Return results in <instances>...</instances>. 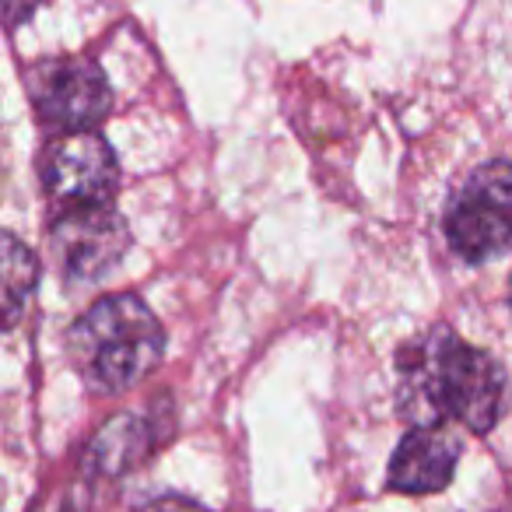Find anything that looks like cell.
Listing matches in <instances>:
<instances>
[{
    "instance_id": "cell-7",
    "label": "cell",
    "mask_w": 512,
    "mask_h": 512,
    "mask_svg": "<svg viewBox=\"0 0 512 512\" xmlns=\"http://www.w3.org/2000/svg\"><path fill=\"white\" fill-rule=\"evenodd\" d=\"M456 456H460V446L442 432V425H414L400 439L386 481L404 495H435L453 481Z\"/></svg>"
},
{
    "instance_id": "cell-5",
    "label": "cell",
    "mask_w": 512,
    "mask_h": 512,
    "mask_svg": "<svg viewBox=\"0 0 512 512\" xmlns=\"http://www.w3.org/2000/svg\"><path fill=\"white\" fill-rule=\"evenodd\" d=\"M32 106L46 127H57L60 134L92 130L113 109V92L95 60L64 57L36 67L29 78Z\"/></svg>"
},
{
    "instance_id": "cell-3",
    "label": "cell",
    "mask_w": 512,
    "mask_h": 512,
    "mask_svg": "<svg viewBox=\"0 0 512 512\" xmlns=\"http://www.w3.org/2000/svg\"><path fill=\"white\" fill-rule=\"evenodd\" d=\"M446 242L467 264H488L512 249V162L477 165L449 197Z\"/></svg>"
},
{
    "instance_id": "cell-1",
    "label": "cell",
    "mask_w": 512,
    "mask_h": 512,
    "mask_svg": "<svg viewBox=\"0 0 512 512\" xmlns=\"http://www.w3.org/2000/svg\"><path fill=\"white\" fill-rule=\"evenodd\" d=\"M393 397L411 428L456 421L484 435L502 418L505 372L488 351L439 323L400 348Z\"/></svg>"
},
{
    "instance_id": "cell-9",
    "label": "cell",
    "mask_w": 512,
    "mask_h": 512,
    "mask_svg": "<svg viewBox=\"0 0 512 512\" xmlns=\"http://www.w3.org/2000/svg\"><path fill=\"white\" fill-rule=\"evenodd\" d=\"M144 435H148L144 421L130 418V414H127V418L109 421V425L95 435L92 449H88V467L99 470V474H106V477L109 474H123L130 463L141 460Z\"/></svg>"
},
{
    "instance_id": "cell-11",
    "label": "cell",
    "mask_w": 512,
    "mask_h": 512,
    "mask_svg": "<svg viewBox=\"0 0 512 512\" xmlns=\"http://www.w3.org/2000/svg\"><path fill=\"white\" fill-rule=\"evenodd\" d=\"M43 0H4V15H8V25H22L25 18H32V11L39 8Z\"/></svg>"
},
{
    "instance_id": "cell-12",
    "label": "cell",
    "mask_w": 512,
    "mask_h": 512,
    "mask_svg": "<svg viewBox=\"0 0 512 512\" xmlns=\"http://www.w3.org/2000/svg\"><path fill=\"white\" fill-rule=\"evenodd\" d=\"M509 309H512V278H509Z\"/></svg>"
},
{
    "instance_id": "cell-8",
    "label": "cell",
    "mask_w": 512,
    "mask_h": 512,
    "mask_svg": "<svg viewBox=\"0 0 512 512\" xmlns=\"http://www.w3.org/2000/svg\"><path fill=\"white\" fill-rule=\"evenodd\" d=\"M0 285H4V323L15 327L39 285V260L18 235H4V260H0Z\"/></svg>"
},
{
    "instance_id": "cell-2",
    "label": "cell",
    "mask_w": 512,
    "mask_h": 512,
    "mask_svg": "<svg viewBox=\"0 0 512 512\" xmlns=\"http://www.w3.org/2000/svg\"><path fill=\"white\" fill-rule=\"evenodd\" d=\"M165 330L141 295H106L67 330V358L81 383L99 397H116L158 369Z\"/></svg>"
},
{
    "instance_id": "cell-10",
    "label": "cell",
    "mask_w": 512,
    "mask_h": 512,
    "mask_svg": "<svg viewBox=\"0 0 512 512\" xmlns=\"http://www.w3.org/2000/svg\"><path fill=\"white\" fill-rule=\"evenodd\" d=\"M137 512H211V509H204L200 502L183 498V495H162V498H151V502L141 505Z\"/></svg>"
},
{
    "instance_id": "cell-6",
    "label": "cell",
    "mask_w": 512,
    "mask_h": 512,
    "mask_svg": "<svg viewBox=\"0 0 512 512\" xmlns=\"http://www.w3.org/2000/svg\"><path fill=\"white\" fill-rule=\"evenodd\" d=\"M43 186L60 211L113 204L120 186V165L106 137L95 130H74L50 144L43 158Z\"/></svg>"
},
{
    "instance_id": "cell-4",
    "label": "cell",
    "mask_w": 512,
    "mask_h": 512,
    "mask_svg": "<svg viewBox=\"0 0 512 512\" xmlns=\"http://www.w3.org/2000/svg\"><path fill=\"white\" fill-rule=\"evenodd\" d=\"M50 249L60 278L71 288L102 281L130 249V228L113 207H71L60 211L50 232Z\"/></svg>"
}]
</instances>
